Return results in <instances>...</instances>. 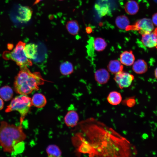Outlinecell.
Returning <instances> with one entry per match:
<instances>
[{"instance_id": "484cf974", "label": "cell", "mask_w": 157, "mask_h": 157, "mask_svg": "<svg viewBox=\"0 0 157 157\" xmlns=\"http://www.w3.org/2000/svg\"><path fill=\"white\" fill-rule=\"evenodd\" d=\"M135 100L134 99L131 98L127 100L126 101L127 106L130 107L133 106L135 104Z\"/></svg>"}, {"instance_id": "cb8c5ba5", "label": "cell", "mask_w": 157, "mask_h": 157, "mask_svg": "<svg viewBox=\"0 0 157 157\" xmlns=\"http://www.w3.org/2000/svg\"><path fill=\"white\" fill-rule=\"evenodd\" d=\"M46 152L49 157H59L62 154V152L60 148L54 144L49 145L47 148Z\"/></svg>"}, {"instance_id": "83f0119b", "label": "cell", "mask_w": 157, "mask_h": 157, "mask_svg": "<svg viewBox=\"0 0 157 157\" xmlns=\"http://www.w3.org/2000/svg\"><path fill=\"white\" fill-rule=\"evenodd\" d=\"M3 106L4 102L3 100L1 98H0V110L3 108Z\"/></svg>"}, {"instance_id": "d6a6232c", "label": "cell", "mask_w": 157, "mask_h": 157, "mask_svg": "<svg viewBox=\"0 0 157 157\" xmlns=\"http://www.w3.org/2000/svg\"><path fill=\"white\" fill-rule=\"evenodd\" d=\"M156 48L157 49V45L156 46Z\"/></svg>"}, {"instance_id": "ac0fdd59", "label": "cell", "mask_w": 157, "mask_h": 157, "mask_svg": "<svg viewBox=\"0 0 157 157\" xmlns=\"http://www.w3.org/2000/svg\"><path fill=\"white\" fill-rule=\"evenodd\" d=\"M124 9L126 13L130 15H133L136 14L139 10V6L135 1L130 0L126 3Z\"/></svg>"}, {"instance_id": "8fae6325", "label": "cell", "mask_w": 157, "mask_h": 157, "mask_svg": "<svg viewBox=\"0 0 157 157\" xmlns=\"http://www.w3.org/2000/svg\"><path fill=\"white\" fill-rule=\"evenodd\" d=\"M135 57L131 51H125L120 56V61L123 65L131 66L135 62Z\"/></svg>"}, {"instance_id": "52a82bcc", "label": "cell", "mask_w": 157, "mask_h": 157, "mask_svg": "<svg viewBox=\"0 0 157 157\" xmlns=\"http://www.w3.org/2000/svg\"><path fill=\"white\" fill-rule=\"evenodd\" d=\"M134 79L133 75L123 71L115 74L114 80L120 89L129 87Z\"/></svg>"}, {"instance_id": "1f68e13d", "label": "cell", "mask_w": 157, "mask_h": 157, "mask_svg": "<svg viewBox=\"0 0 157 157\" xmlns=\"http://www.w3.org/2000/svg\"><path fill=\"white\" fill-rule=\"evenodd\" d=\"M154 0L155 2L157 3V0Z\"/></svg>"}, {"instance_id": "8992f818", "label": "cell", "mask_w": 157, "mask_h": 157, "mask_svg": "<svg viewBox=\"0 0 157 157\" xmlns=\"http://www.w3.org/2000/svg\"><path fill=\"white\" fill-rule=\"evenodd\" d=\"M154 29L152 20L149 19L143 18L138 21L133 25H129L125 29L126 31H138L142 35L151 32Z\"/></svg>"}, {"instance_id": "e0dca14e", "label": "cell", "mask_w": 157, "mask_h": 157, "mask_svg": "<svg viewBox=\"0 0 157 157\" xmlns=\"http://www.w3.org/2000/svg\"><path fill=\"white\" fill-rule=\"evenodd\" d=\"M37 47L36 45L33 43L25 45L24 51L26 56L28 59H34L36 58Z\"/></svg>"}, {"instance_id": "ffe728a7", "label": "cell", "mask_w": 157, "mask_h": 157, "mask_svg": "<svg viewBox=\"0 0 157 157\" xmlns=\"http://www.w3.org/2000/svg\"><path fill=\"white\" fill-rule=\"evenodd\" d=\"M13 94V90L8 86H4L0 88V97L5 101L10 100Z\"/></svg>"}, {"instance_id": "30bf717a", "label": "cell", "mask_w": 157, "mask_h": 157, "mask_svg": "<svg viewBox=\"0 0 157 157\" xmlns=\"http://www.w3.org/2000/svg\"><path fill=\"white\" fill-rule=\"evenodd\" d=\"M79 120V117L75 111H69L64 117V121L66 125L68 127H73L76 125Z\"/></svg>"}, {"instance_id": "f546056e", "label": "cell", "mask_w": 157, "mask_h": 157, "mask_svg": "<svg viewBox=\"0 0 157 157\" xmlns=\"http://www.w3.org/2000/svg\"><path fill=\"white\" fill-rule=\"evenodd\" d=\"M43 0H35L33 4V5H36V4L38 3L40 1Z\"/></svg>"}, {"instance_id": "603a6c76", "label": "cell", "mask_w": 157, "mask_h": 157, "mask_svg": "<svg viewBox=\"0 0 157 157\" xmlns=\"http://www.w3.org/2000/svg\"><path fill=\"white\" fill-rule=\"evenodd\" d=\"M92 45L94 50L98 51H101L105 49L107 44L104 39L100 37H97L94 40Z\"/></svg>"}, {"instance_id": "f1b7e54d", "label": "cell", "mask_w": 157, "mask_h": 157, "mask_svg": "<svg viewBox=\"0 0 157 157\" xmlns=\"http://www.w3.org/2000/svg\"><path fill=\"white\" fill-rule=\"evenodd\" d=\"M91 31V29L90 28L88 27L86 28V32L88 33H90Z\"/></svg>"}, {"instance_id": "44dd1931", "label": "cell", "mask_w": 157, "mask_h": 157, "mask_svg": "<svg viewBox=\"0 0 157 157\" xmlns=\"http://www.w3.org/2000/svg\"><path fill=\"white\" fill-rule=\"evenodd\" d=\"M115 23L119 29H125L130 24L129 20L126 16L121 15L117 16L116 18Z\"/></svg>"}, {"instance_id": "277c9868", "label": "cell", "mask_w": 157, "mask_h": 157, "mask_svg": "<svg viewBox=\"0 0 157 157\" xmlns=\"http://www.w3.org/2000/svg\"><path fill=\"white\" fill-rule=\"evenodd\" d=\"M32 105L31 98L27 95L20 94L12 99L10 104L7 107L5 112L18 111L20 115V125H22L24 119Z\"/></svg>"}, {"instance_id": "d4e9b609", "label": "cell", "mask_w": 157, "mask_h": 157, "mask_svg": "<svg viewBox=\"0 0 157 157\" xmlns=\"http://www.w3.org/2000/svg\"><path fill=\"white\" fill-rule=\"evenodd\" d=\"M61 73L64 75H67L72 73L73 71V66L70 62L66 61L61 64L60 67Z\"/></svg>"}, {"instance_id": "836d02e7", "label": "cell", "mask_w": 157, "mask_h": 157, "mask_svg": "<svg viewBox=\"0 0 157 157\" xmlns=\"http://www.w3.org/2000/svg\"><path fill=\"white\" fill-rule=\"evenodd\" d=\"M59 0V1H62V0Z\"/></svg>"}, {"instance_id": "9c48e42d", "label": "cell", "mask_w": 157, "mask_h": 157, "mask_svg": "<svg viewBox=\"0 0 157 157\" xmlns=\"http://www.w3.org/2000/svg\"><path fill=\"white\" fill-rule=\"evenodd\" d=\"M33 11L30 7L27 6H21L19 8L17 18L23 22H27L31 18Z\"/></svg>"}, {"instance_id": "2e32d148", "label": "cell", "mask_w": 157, "mask_h": 157, "mask_svg": "<svg viewBox=\"0 0 157 157\" xmlns=\"http://www.w3.org/2000/svg\"><path fill=\"white\" fill-rule=\"evenodd\" d=\"M107 68L110 72L115 74L123 71V66L120 61L115 60L109 62Z\"/></svg>"}, {"instance_id": "6da1fadb", "label": "cell", "mask_w": 157, "mask_h": 157, "mask_svg": "<svg viewBox=\"0 0 157 157\" xmlns=\"http://www.w3.org/2000/svg\"><path fill=\"white\" fill-rule=\"evenodd\" d=\"M94 124L92 126L95 131L93 132L88 127L85 126L95 134L83 129L91 142L95 141L96 143H98L94 147V149L98 145L94 150L96 155H99L100 152V155H125L124 153L127 156L128 155H130V154L122 148L128 152L129 151L128 150L130 148L128 147L130 145H129L130 143L125 139L121 137L112 129L111 131L110 129L106 130L103 127H101L100 125V126Z\"/></svg>"}, {"instance_id": "4dcf8cb0", "label": "cell", "mask_w": 157, "mask_h": 157, "mask_svg": "<svg viewBox=\"0 0 157 157\" xmlns=\"http://www.w3.org/2000/svg\"><path fill=\"white\" fill-rule=\"evenodd\" d=\"M154 74L155 77L156 79H157V67L156 69L155 72Z\"/></svg>"}, {"instance_id": "7a4b0ae2", "label": "cell", "mask_w": 157, "mask_h": 157, "mask_svg": "<svg viewBox=\"0 0 157 157\" xmlns=\"http://www.w3.org/2000/svg\"><path fill=\"white\" fill-rule=\"evenodd\" d=\"M26 138L22 125L17 126L2 121L0 125V144L4 151L11 153L18 148Z\"/></svg>"}, {"instance_id": "ba28073f", "label": "cell", "mask_w": 157, "mask_h": 157, "mask_svg": "<svg viewBox=\"0 0 157 157\" xmlns=\"http://www.w3.org/2000/svg\"><path fill=\"white\" fill-rule=\"evenodd\" d=\"M142 35L141 41L145 46L151 48L157 45V27L151 32Z\"/></svg>"}, {"instance_id": "7c38bea8", "label": "cell", "mask_w": 157, "mask_h": 157, "mask_svg": "<svg viewBox=\"0 0 157 157\" xmlns=\"http://www.w3.org/2000/svg\"><path fill=\"white\" fill-rule=\"evenodd\" d=\"M110 76L108 72L104 69H98L94 74L95 80L100 84H104L107 83L109 79Z\"/></svg>"}, {"instance_id": "4316f807", "label": "cell", "mask_w": 157, "mask_h": 157, "mask_svg": "<svg viewBox=\"0 0 157 157\" xmlns=\"http://www.w3.org/2000/svg\"><path fill=\"white\" fill-rule=\"evenodd\" d=\"M152 21L154 24L157 26V13H156L153 15Z\"/></svg>"}, {"instance_id": "5b68a950", "label": "cell", "mask_w": 157, "mask_h": 157, "mask_svg": "<svg viewBox=\"0 0 157 157\" xmlns=\"http://www.w3.org/2000/svg\"><path fill=\"white\" fill-rule=\"evenodd\" d=\"M26 43L19 41L16 44L15 48L11 52L6 51L3 54L5 59H11L15 62L20 67L31 66V61L26 56L24 51Z\"/></svg>"}, {"instance_id": "5bb4252c", "label": "cell", "mask_w": 157, "mask_h": 157, "mask_svg": "<svg viewBox=\"0 0 157 157\" xmlns=\"http://www.w3.org/2000/svg\"><path fill=\"white\" fill-rule=\"evenodd\" d=\"M32 105L38 108L44 107L47 102L46 99L43 94L37 93L35 94L31 98Z\"/></svg>"}, {"instance_id": "3957f363", "label": "cell", "mask_w": 157, "mask_h": 157, "mask_svg": "<svg viewBox=\"0 0 157 157\" xmlns=\"http://www.w3.org/2000/svg\"><path fill=\"white\" fill-rule=\"evenodd\" d=\"M20 68L14 82V88L16 92L27 95L33 90H38L39 86L44 84V80L39 72L32 73L27 66Z\"/></svg>"}, {"instance_id": "9a60e30c", "label": "cell", "mask_w": 157, "mask_h": 157, "mask_svg": "<svg viewBox=\"0 0 157 157\" xmlns=\"http://www.w3.org/2000/svg\"><path fill=\"white\" fill-rule=\"evenodd\" d=\"M81 140L82 142L78 148V151L83 153L88 154L91 156H93L96 155L94 149L90 143L84 139H81Z\"/></svg>"}, {"instance_id": "d6986e66", "label": "cell", "mask_w": 157, "mask_h": 157, "mask_svg": "<svg viewBox=\"0 0 157 157\" xmlns=\"http://www.w3.org/2000/svg\"><path fill=\"white\" fill-rule=\"evenodd\" d=\"M122 97L121 94L117 91H113L110 92L107 97L108 103L113 105H117L122 101Z\"/></svg>"}, {"instance_id": "7402d4cb", "label": "cell", "mask_w": 157, "mask_h": 157, "mask_svg": "<svg viewBox=\"0 0 157 157\" xmlns=\"http://www.w3.org/2000/svg\"><path fill=\"white\" fill-rule=\"evenodd\" d=\"M66 28L69 33L73 35L77 34L79 30V26L77 21L72 20L68 21L66 25Z\"/></svg>"}, {"instance_id": "4fadbf2b", "label": "cell", "mask_w": 157, "mask_h": 157, "mask_svg": "<svg viewBox=\"0 0 157 157\" xmlns=\"http://www.w3.org/2000/svg\"><path fill=\"white\" fill-rule=\"evenodd\" d=\"M148 69L146 62L143 60L138 59L133 64L132 69L136 74H141L146 72Z\"/></svg>"}]
</instances>
